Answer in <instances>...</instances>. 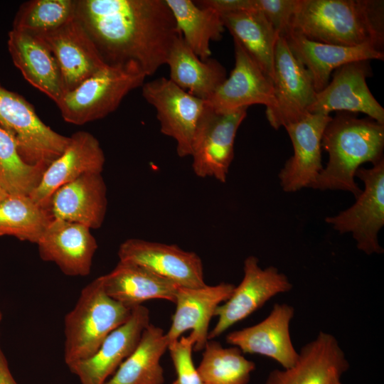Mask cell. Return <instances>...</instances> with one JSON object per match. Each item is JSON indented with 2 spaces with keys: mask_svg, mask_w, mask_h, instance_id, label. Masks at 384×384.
I'll return each instance as SVG.
<instances>
[{
  "mask_svg": "<svg viewBox=\"0 0 384 384\" xmlns=\"http://www.w3.org/2000/svg\"><path fill=\"white\" fill-rule=\"evenodd\" d=\"M8 195L7 192L0 185V202Z\"/></svg>",
  "mask_w": 384,
  "mask_h": 384,
  "instance_id": "f35d334b",
  "label": "cell"
},
{
  "mask_svg": "<svg viewBox=\"0 0 384 384\" xmlns=\"http://www.w3.org/2000/svg\"><path fill=\"white\" fill-rule=\"evenodd\" d=\"M235 285L221 282L198 288L179 287L174 304L171 325L166 333L169 343L191 330L195 341L193 350L202 351L208 341V327L216 309L230 297Z\"/></svg>",
  "mask_w": 384,
  "mask_h": 384,
  "instance_id": "7402d4cb",
  "label": "cell"
},
{
  "mask_svg": "<svg viewBox=\"0 0 384 384\" xmlns=\"http://www.w3.org/2000/svg\"><path fill=\"white\" fill-rule=\"evenodd\" d=\"M146 78L135 63L107 65L65 93L56 105L65 122L82 125L113 112L126 95L143 85Z\"/></svg>",
  "mask_w": 384,
  "mask_h": 384,
  "instance_id": "5b68a950",
  "label": "cell"
},
{
  "mask_svg": "<svg viewBox=\"0 0 384 384\" xmlns=\"http://www.w3.org/2000/svg\"><path fill=\"white\" fill-rule=\"evenodd\" d=\"M330 115L309 113L284 127L292 143L294 154L285 162L278 176L285 192L311 188L323 169L321 140L331 120Z\"/></svg>",
  "mask_w": 384,
  "mask_h": 384,
  "instance_id": "5bb4252c",
  "label": "cell"
},
{
  "mask_svg": "<svg viewBox=\"0 0 384 384\" xmlns=\"http://www.w3.org/2000/svg\"><path fill=\"white\" fill-rule=\"evenodd\" d=\"M43 261L55 263L68 276L90 273L97 249L90 229L83 225L53 219L36 243Z\"/></svg>",
  "mask_w": 384,
  "mask_h": 384,
  "instance_id": "ffe728a7",
  "label": "cell"
},
{
  "mask_svg": "<svg viewBox=\"0 0 384 384\" xmlns=\"http://www.w3.org/2000/svg\"><path fill=\"white\" fill-rule=\"evenodd\" d=\"M75 0H31L23 3L13 29L32 34L56 29L75 18Z\"/></svg>",
  "mask_w": 384,
  "mask_h": 384,
  "instance_id": "836d02e7",
  "label": "cell"
},
{
  "mask_svg": "<svg viewBox=\"0 0 384 384\" xmlns=\"http://www.w3.org/2000/svg\"><path fill=\"white\" fill-rule=\"evenodd\" d=\"M75 17L107 65L135 63L146 76L181 36L165 0H75Z\"/></svg>",
  "mask_w": 384,
  "mask_h": 384,
  "instance_id": "6da1fadb",
  "label": "cell"
},
{
  "mask_svg": "<svg viewBox=\"0 0 384 384\" xmlns=\"http://www.w3.org/2000/svg\"><path fill=\"white\" fill-rule=\"evenodd\" d=\"M197 368L201 384H247L255 363L237 347L208 340Z\"/></svg>",
  "mask_w": 384,
  "mask_h": 384,
  "instance_id": "1f68e13d",
  "label": "cell"
},
{
  "mask_svg": "<svg viewBox=\"0 0 384 384\" xmlns=\"http://www.w3.org/2000/svg\"><path fill=\"white\" fill-rule=\"evenodd\" d=\"M195 341L189 334L169 343L168 349L175 368L176 379L172 384H201L192 351Z\"/></svg>",
  "mask_w": 384,
  "mask_h": 384,
  "instance_id": "e575fe53",
  "label": "cell"
},
{
  "mask_svg": "<svg viewBox=\"0 0 384 384\" xmlns=\"http://www.w3.org/2000/svg\"><path fill=\"white\" fill-rule=\"evenodd\" d=\"M356 177L364 189L354 204L325 221L341 234L351 233L357 248L366 255L381 254L378 235L384 225V159L370 169L360 167Z\"/></svg>",
  "mask_w": 384,
  "mask_h": 384,
  "instance_id": "52a82bcc",
  "label": "cell"
},
{
  "mask_svg": "<svg viewBox=\"0 0 384 384\" xmlns=\"http://www.w3.org/2000/svg\"><path fill=\"white\" fill-rule=\"evenodd\" d=\"M46 167L27 164L13 137L0 127V185L11 195L29 196L39 183Z\"/></svg>",
  "mask_w": 384,
  "mask_h": 384,
  "instance_id": "d6a6232c",
  "label": "cell"
},
{
  "mask_svg": "<svg viewBox=\"0 0 384 384\" xmlns=\"http://www.w3.org/2000/svg\"><path fill=\"white\" fill-rule=\"evenodd\" d=\"M284 38L291 52L310 73L316 92L329 84L332 71L344 64L384 59V52L368 44L346 47L323 43L309 40L294 31H290Z\"/></svg>",
  "mask_w": 384,
  "mask_h": 384,
  "instance_id": "d4e9b609",
  "label": "cell"
},
{
  "mask_svg": "<svg viewBox=\"0 0 384 384\" xmlns=\"http://www.w3.org/2000/svg\"><path fill=\"white\" fill-rule=\"evenodd\" d=\"M274 66V104L265 112L270 124L278 129L309 114L316 91L310 73L291 52L284 37L277 41Z\"/></svg>",
  "mask_w": 384,
  "mask_h": 384,
  "instance_id": "30bf717a",
  "label": "cell"
},
{
  "mask_svg": "<svg viewBox=\"0 0 384 384\" xmlns=\"http://www.w3.org/2000/svg\"><path fill=\"white\" fill-rule=\"evenodd\" d=\"M195 2L210 8L221 16L244 11L255 10V0H200Z\"/></svg>",
  "mask_w": 384,
  "mask_h": 384,
  "instance_id": "8d00e7d4",
  "label": "cell"
},
{
  "mask_svg": "<svg viewBox=\"0 0 384 384\" xmlns=\"http://www.w3.org/2000/svg\"><path fill=\"white\" fill-rule=\"evenodd\" d=\"M225 28L272 82L274 51L279 35L257 10L222 15Z\"/></svg>",
  "mask_w": 384,
  "mask_h": 384,
  "instance_id": "83f0119b",
  "label": "cell"
},
{
  "mask_svg": "<svg viewBox=\"0 0 384 384\" xmlns=\"http://www.w3.org/2000/svg\"><path fill=\"white\" fill-rule=\"evenodd\" d=\"M291 31L323 43L383 52V0H299Z\"/></svg>",
  "mask_w": 384,
  "mask_h": 384,
  "instance_id": "7a4b0ae2",
  "label": "cell"
},
{
  "mask_svg": "<svg viewBox=\"0 0 384 384\" xmlns=\"http://www.w3.org/2000/svg\"><path fill=\"white\" fill-rule=\"evenodd\" d=\"M338 384H342V383H341H341H339Z\"/></svg>",
  "mask_w": 384,
  "mask_h": 384,
  "instance_id": "60d3db41",
  "label": "cell"
},
{
  "mask_svg": "<svg viewBox=\"0 0 384 384\" xmlns=\"http://www.w3.org/2000/svg\"><path fill=\"white\" fill-rule=\"evenodd\" d=\"M0 127L14 139L21 158L28 164L46 168L70 142L46 125L24 97L0 85Z\"/></svg>",
  "mask_w": 384,
  "mask_h": 384,
  "instance_id": "8992f818",
  "label": "cell"
},
{
  "mask_svg": "<svg viewBox=\"0 0 384 384\" xmlns=\"http://www.w3.org/2000/svg\"><path fill=\"white\" fill-rule=\"evenodd\" d=\"M299 0H255V10L262 13L279 37L291 31Z\"/></svg>",
  "mask_w": 384,
  "mask_h": 384,
  "instance_id": "d590c367",
  "label": "cell"
},
{
  "mask_svg": "<svg viewBox=\"0 0 384 384\" xmlns=\"http://www.w3.org/2000/svg\"><path fill=\"white\" fill-rule=\"evenodd\" d=\"M166 64L169 68V80L206 101L227 78L225 68L217 60L201 59L181 36L174 41Z\"/></svg>",
  "mask_w": 384,
  "mask_h": 384,
  "instance_id": "4316f807",
  "label": "cell"
},
{
  "mask_svg": "<svg viewBox=\"0 0 384 384\" xmlns=\"http://www.w3.org/2000/svg\"><path fill=\"white\" fill-rule=\"evenodd\" d=\"M2 317H3V316H2V312H1V310H0V322H1V320H2Z\"/></svg>",
  "mask_w": 384,
  "mask_h": 384,
  "instance_id": "ab89813d",
  "label": "cell"
},
{
  "mask_svg": "<svg viewBox=\"0 0 384 384\" xmlns=\"http://www.w3.org/2000/svg\"><path fill=\"white\" fill-rule=\"evenodd\" d=\"M0 384H18L13 377L0 346Z\"/></svg>",
  "mask_w": 384,
  "mask_h": 384,
  "instance_id": "74e56055",
  "label": "cell"
},
{
  "mask_svg": "<svg viewBox=\"0 0 384 384\" xmlns=\"http://www.w3.org/2000/svg\"><path fill=\"white\" fill-rule=\"evenodd\" d=\"M132 309L111 298L99 277L87 284L64 318L67 366L92 356L107 336L127 321Z\"/></svg>",
  "mask_w": 384,
  "mask_h": 384,
  "instance_id": "277c9868",
  "label": "cell"
},
{
  "mask_svg": "<svg viewBox=\"0 0 384 384\" xmlns=\"http://www.w3.org/2000/svg\"><path fill=\"white\" fill-rule=\"evenodd\" d=\"M321 147L329 160L311 188L347 191L356 198L361 192L355 181L361 165H374L384 159V124L368 117L338 112L324 131Z\"/></svg>",
  "mask_w": 384,
  "mask_h": 384,
  "instance_id": "3957f363",
  "label": "cell"
},
{
  "mask_svg": "<svg viewBox=\"0 0 384 384\" xmlns=\"http://www.w3.org/2000/svg\"><path fill=\"white\" fill-rule=\"evenodd\" d=\"M142 88L144 98L156 110L161 132L176 141L178 156H190L206 101L164 77L144 82Z\"/></svg>",
  "mask_w": 384,
  "mask_h": 384,
  "instance_id": "ba28073f",
  "label": "cell"
},
{
  "mask_svg": "<svg viewBox=\"0 0 384 384\" xmlns=\"http://www.w3.org/2000/svg\"><path fill=\"white\" fill-rule=\"evenodd\" d=\"M294 309L288 304H275L260 322L229 333L226 342L242 353L259 354L278 363L283 368L294 364L299 352L290 336L289 326Z\"/></svg>",
  "mask_w": 384,
  "mask_h": 384,
  "instance_id": "ac0fdd59",
  "label": "cell"
},
{
  "mask_svg": "<svg viewBox=\"0 0 384 384\" xmlns=\"http://www.w3.org/2000/svg\"><path fill=\"white\" fill-rule=\"evenodd\" d=\"M243 272L242 281L235 287L230 297L216 309L215 316L218 319L208 334V340L218 337L245 319L272 297L292 289V284L284 273L274 266L262 269L255 256L245 260Z\"/></svg>",
  "mask_w": 384,
  "mask_h": 384,
  "instance_id": "8fae6325",
  "label": "cell"
},
{
  "mask_svg": "<svg viewBox=\"0 0 384 384\" xmlns=\"http://www.w3.org/2000/svg\"><path fill=\"white\" fill-rule=\"evenodd\" d=\"M169 341L163 329L149 324L134 351L105 384H163L161 356Z\"/></svg>",
  "mask_w": 384,
  "mask_h": 384,
  "instance_id": "f1b7e54d",
  "label": "cell"
},
{
  "mask_svg": "<svg viewBox=\"0 0 384 384\" xmlns=\"http://www.w3.org/2000/svg\"><path fill=\"white\" fill-rule=\"evenodd\" d=\"M8 49L23 78L57 104L65 94L63 82L58 62L46 43L33 34L12 28Z\"/></svg>",
  "mask_w": 384,
  "mask_h": 384,
  "instance_id": "cb8c5ba5",
  "label": "cell"
},
{
  "mask_svg": "<svg viewBox=\"0 0 384 384\" xmlns=\"http://www.w3.org/2000/svg\"><path fill=\"white\" fill-rule=\"evenodd\" d=\"M117 254L119 261L139 265L179 287L206 284L201 257L176 245L129 238L119 245Z\"/></svg>",
  "mask_w": 384,
  "mask_h": 384,
  "instance_id": "7c38bea8",
  "label": "cell"
},
{
  "mask_svg": "<svg viewBox=\"0 0 384 384\" xmlns=\"http://www.w3.org/2000/svg\"><path fill=\"white\" fill-rule=\"evenodd\" d=\"M99 279L111 298L129 309L154 299L174 303L179 287L139 265L119 260L112 271Z\"/></svg>",
  "mask_w": 384,
  "mask_h": 384,
  "instance_id": "484cf974",
  "label": "cell"
},
{
  "mask_svg": "<svg viewBox=\"0 0 384 384\" xmlns=\"http://www.w3.org/2000/svg\"><path fill=\"white\" fill-rule=\"evenodd\" d=\"M247 110L244 107L218 112L207 104L193 138L190 156L193 171L197 176L212 177L221 183L226 181L234 158L236 133L247 115Z\"/></svg>",
  "mask_w": 384,
  "mask_h": 384,
  "instance_id": "9c48e42d",
  "label": "cell"
},
{
  "mask_svg": "<svg viewBox=\"0 0 384 384\" xmlns=\"http://www.w3.org/2000/svg\"><path fill=\"white\" fill-rule=\"evenodd\" d=\"M187 46L202 60L210 58V43L220 41L225 31L222 16L191 0H165Z\"/></svg>",
  "mask_w": 384,
  "mask_h": 384,
  "instance_id": "f546056e",
  "label": "cell"
},
{
  "mask_svg": "<svg viewBox=\"0 0 384 384\" xmlns=\"http://www.w3.org/2000/svg\"><path fill=\"white\" fill-rule=\"evenodd\" d=\"M370 73L369 60L344 64L335 70L326 87L316 92L309 113L329 115L336 111L361 112L384 124V109L366 83Z\"/></svg>",
  "mask_w": 384,
  "mask_h": 384,
  "instance_id": "4fadbf2b",
  "label": "cell"
},
{
  "mask_svg": "<svg viewBox=\"0 0 384 384\" xmlns=\"http://www.w3.org/2000/svg\"><path fill=\"white\" fill-rule=\"evenodd\" d=\"M149 309L134 307L126 322L112 331L88 358L68 366L81 384H105L121 363L134 351L149 324Z\"/></svg>",
  "mask_w": 384,
  "mask_h": 384,
  "instance_id": "e0dca14e",
  "label": "cell"
},
{
  "mask_svg": "<svg viewBox=\"0 0 384 384\" xmlns=\"http://www.w3.org/2000/svg\"><path fill=\"white\" fill-rule=\"evenodd\" d=\"M53 219L48 208L29 196L8 194L0 202V236L36 244Z\"/></svg>",
  "mask_w": 384,
  "mask_h": 384,
  "instance_id": "4dcf8cb0",
  "label": "cell"
},
{
  "mask_svg": "<svg viewBox=\"0 0 384 384\" xmlns=\"http://www.w3.org/2000/svg\"><path fill=\"white\" fill-rule=\"evenodd\" d=\"M33 35L46 43L55 58L65 93L107 65L75 17L56 29Z\"/></svg>",
  "mask_w": 384,
  "mask_h": 384,
  "instance_id": "2e32d148",
  "label": "cell"
},
{
  "mask_svg": "<svg viewBox=\"0 0 384 384\" xmlns=\"http://www.w3.org/2000/svg\"><path fill=\"white\" fill-rule=\"evenodd\" d=\"M235 66L229 77L206 100L218 112H226L256 104L266 110L274 104L272 82L265 75L242 46L235 40Z\"/></svg>",
  "mask_w": 384,
  "mask_h": 384,
  "instance_id": "44dd1931",
  "label": "cell"
},
{
  "mask_svg": "<svg viewBox=\"0 0 384 384\" xmlns=\"http://www.w3.org/2000/svg\"><path fill=\"white\" fill-rule=\"evenodd\" d=\"M348 367L336 337L320 331L300 349L293 366L273 370L265 384H338Z\"/></svg>",
  "mask_w": 384,
  "mask_h": 384,
  "instance_id": "9a60e30c",
  "label": "cell"
},
{
  "mask_svg": "<svg viewBox=\"0 0 384 384\" xmlns=\"http://www.w3.org/2000/svg\"><path fill=\"white\" fill-rule=\"evenodd\" d=\"M105 163V156L97 139L88 132H76L70 137L63 152L46 169L29 196L48 208L50 198L58 188L84 174H102Z\"/></svg>",
  "mask_w": 384,
  "mask_h": 384,
  "instance_id": "d6986e66",
  "label": "cell"
},
{
  "mask_svg": "<svg viewBox=\"0 0 384 384\" xmlns=\"http://www.w3.org/2000/svg\"><path fill=\"white\" fill-rule=\"evenodd\" d=\"M48 208L54 219L100 228L107 208V186L101 173H89L58 188Z\"/></svg>",
  "mask_w": 384,
  "mask_h": 384,
  "instance_id": "603a6c76",
  "label": "cell"
}]
</instances>
